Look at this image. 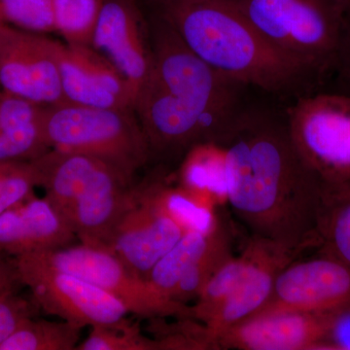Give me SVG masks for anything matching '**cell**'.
I'll list each match as a JSON object with an SVG mask.
<instances>
[{
  "label": "cell",
  "instance_id": "836d02e7",
  "mask_svg": "<svg viewBox=\"0 0 350 350\" xmlns=\"http://www.w3.org/2000/svg\"><path fill=\"white\" fill-rule=\"evenodd\" d=\"M18 284H21V282L13 262L0 271V296L8 292L15 291Z\"/></svg>",
  "mask_w": 350,
  "mask_h": 350
},
{
  "label": "cell",
  "instance_id": "603a6c76",
  "mask_svg": "<svg viewBox=\"0 0 350 350\" xmlns=\"http://www.w3.org/2000/svg\"><path fill=\"white\" fill-rule=\"evenodd\" d=\"M83 328L69 322L25 320L0 350H73L80 344Z\"/></svg>",
  "mask_w": 350,
  "mask_h": 350
},
{
  "label": "cell",
  "instance_id": "7a4b0ae2",
  "mask_svg": "<svg viewBox=\"0 0 350 350\" xmlns=\"http://www.w3.org/2000/svg\"><path fill=\"white\" fill-rule=\"evenodd\" d=\"M153 64L135 111L152 157L183 158L195 145L215 142L241 109L232 81L204 63L153 9L144 5Z\"/></svg>",
  "mask_w": 350,
  "mask_h": 350
},
{
  "label": "cell",
  "instance_id": "d6986e66",
  "mask_svg": "<svg viewBox=\"0 0 350 350\" xmlns=\"http://www.w3.org/2000/svg\"><path fill=\"white\" fill-rule=\"evenodd\" d=\"M178 184L216 207L227 204V169L224 148L216 142L193 146L182 158Z\"/></svg>",
  "mask_w": 350,
  "mask_h": 350
},
{
  "label": "cell",
  "instance_id": "83f0119b",
  "mask_svg": "<svg viewBox=\"0 0 350 350\" xmlns=\"http://www.w3.org/2000/svg\"><path fill=\"white\" fill-rule=\"evenodd\" d=\"M150 333L159 350H214L207 337L206 325L193 319H176L172 324L165 317H154Z\"/></svg>",
  "mask_w": 350,
  "mask_h": 350
},
{
  "label": "cell",
  "instance_id": "52a82bcc",
  "mask_svg": "<svg viewBox=\"0 0 350 350\" xmlns=\"http://www.w3.org/2000/svg\"><path fill=\"white\" fill-rule=\"evenodd\" d=\"M285 119L297 151L322 183L350 182V96L332 91L304 94Z\"/></svg>",
  "mask_w": 350,
  "mask_h": 350
},
{
  "label": "cell",
  "instance_id": "d4e9b609",
  "mask_svg": "<svg viewBox=\"0 0 350 350\" xmlns=\"http://www.w3.org/2000/svg\"><path fill=\"white\" fill-rule=\"evenodd\" d=\"M103 0H54L56 32L66 43L92 46Z\"/></svg>",
  "mask_w": 350,
  "mask_h": 350
},
{
  "label": "cell",
  "instance_id": "f546056e",
  "mask_svg": "<svg viewBox=\"0 0 350 350\" xmlns=\"http://www.w3.org/2000/svg\"><path fill=\"white\" fill-rule=\"evenodd\" d=\"M38 170L31 161H0V214L34 194Z\"/></svg>",
  "mask_w": 350,
  "mask_h": 350
},
{
  "label": "cell",
  "instance_id": "8fae6325",
  "mask_svg": "<svg viewBox=\"0 0 350 350\" xmlns=\"http://www.w3.org/2000/svg\"><path fill=\"white\" fill-rule=\"evenodd\" d=\"M0 89L43 107L66 103L52 38L0 23Z\"/></svg>",
  "mask_w": 350,
  "mask_h": 350
},
{
  "label": "cell",
  "instance_id": "3957f363",
  "mask_svg": "<svg viewBox=\"0 0 350 350\" xmlns=\"http://www.w3.org/2000/svg\"><path fill=\"white\" fill-rule=\"evenodd\" d=\"M165 18L189 49L243 86L282 93L315 86L305 71L273 47L224 0H142Z\"/></svg>",
  "mask_w": 350,
  "mask_h": 350
},
{
  "label": "cell",
  "instance_id": "4fadbf2b",
  "mask_svg": "<svg viewBox=\"0 0 350 350\" xmlns=\"http://www.w3.org/2000/svg\"><path fill=\"white\" fill-rule=\"evenodd\" d=\"M52 51L66 103L135 110V94L126 78L98 51L54 39Z\"/></svg>",
  "mask_w": 350,
  "mask_h": 350
},
{
  "label": "cell",
  "instance_id": "e0dca14e",
  "mask_svg": "<svg viewBox=\"0 0 350 350\" xmlns=\"http://www.w3.org/2000/svg\"><path fill=\"white\" fill-rule=\"evenodd\" d=\"M76 238L49 200L32 195L0 214V252L14 258L70 246Z\"/></svg>",
  "mask_w": 350,
  "mask_h": 350
},
{
  "label": "cell",
  "instance_id": "1f68e13d",
  "mask_svg": "<svg viewBox=\"0 0 350 350\" xmlns=\"http://www.w3.org/2000/svg\"><path fill=\"white\" fill-rule=\"evenodd\" d=\"M334 88L329 91L350 96V5L347 7L332 75Z\"/></svg>",
  "mask_w": 350,
  "mask_h": 350
},
{
  "label": "cell",
  "instance_id": "5b68a950",
  "mask_svg": "<svg viewBox=\"0 0 350 350\" xmlns=\"http://www.w3.org/2000/svg\"><path fill=\"white\" fill-rule=\"evenodd\" d=\"M315 86L332 75L347 0H224Z\"/></svg>",
  "mask_w": 350,
  "mask_h": 350
},
{
  "label": "cell",
  "instance_id": "ffe728a7",
  "mask_svg": "<svg viewBox=\"0 0 350 350\" xmlns=\"http://www.w3.org/2000/svg\"><path fill=\"white\" fill-rule=\"evenodd\" d=\"M137 186L142 194L160 207L184 232L209 234L220 223L216 208L179 184L177 186L170 185L163 175H154Z\"/></svg>",
  "mask_w": 350,
  "mask_h": 350
},
{
  "label": "cell",
  "instance_id": "5bb4252c",
  "mask_svg": "<svg viewBox=\"0 0 350 350\" xmlns=\"http://www.w3.org/2000/svg\"><path fill=\"white\" fill-rule=\"evenodd\" d=\"M135 189L137 199L115 226L105 250L147 280L159 260L185 232L160 207L144 197L137 185Z\"/></svg>",
  "mask_w": 350,
  "mask_h": 350
},
{
  "label": "cell",
  "instance_id": "2e32d148",
  "mask_svg": "<svg viewBox=\"0 0 350 350\" xmlns=\"http://www.w3.org/2000/svg\"><path fill=\"white\" fill-rule=\"evenodd\" d=\"M250 265L247 273L229 299L206 323L207 337L214 350L223 335L258 312L268 301L278 273L300 255L251 236L247 244Z\"/></svg>",
  "mask_w": 350,
  "mask_h": 350
},
{
  "label": "cell",
  "instance_id": "277c9868",
  "mask_svg": "<svg viewBox=\"0 0 350 350\" xmlns=\"http://www.w3.org/2000/svg\"><path fill=\"white\" fill-rule=\"evenodd\" d=\"M39 187L82 244L105 248L137 199L133 179L96 157L50 149L31 161Z\"/></svg>",
  "mask_w": 350,
  "mask_h": 350
},
{
  "label": "cell",
  "instance_id": "4dcf8cb0",
  "mask_svg": "<svg viewBox=\"0 0 350 350\" xmlns=\"http://www.w3.org/2000/svg\"><path fill=\"white\" fill-rule=\"evenodd\" d=\"M39 310L33 299L24 298L11 291L0 296V345L23 323Z\"/></svg>",
  "mask_w": 350,
  "mask_h": 350
},
{
  "label": "cell",
  "instance_id": "d590c367",
  "mask_svg": "<svg viewBox=\"0 0 350 350\" xmlns=\"http://www.w3.org/2000/svg\"><path fill=\"white\" fill-rule=\"evenodd\" d=\"M347 6L350 5V0H347Z\"/></svg>",
  "mask_w": 350,
  "mask_h": 350
},
{
  "label": "cell",
  "instance_id": "e575fe53",
  "mask_svg": "<svg viewBox=\"0 0 350 350\" xmlns=\"http://www.w3.org/2000/svg\"><path fill=\"white\" fill-rule=\"evenodd\" d=\"M9 262H7L5 260L3 259L1 256H0V271L2 269L6 268L7 266H9Z\"/></svg>",
  "mask_w": 350,
  "mask_h": 350
},
{
  "label": "cell",
  "instance_id": "8992f818",
  "mask_svg": "<svg viewBox=\"0 0 350 350\" xmlns=\"http://www.w3.org/2000/svg\"><path fill=\"white\" fill-rule=\"evenodd\" d=\"M41 125L49 149L96 157L131 179L151 159L133 109L49 105L42 107Z\"/></svg>",
  "mask_w": 350,
  "mask_h": 350
},
{
  "label": "cell",
  "instance_id": "30bf717a",
  "mask_svg": "<svg viewBox=\"0 0 350 350\" xmlns=\"http://www.w3.org/2000/svg\"><path fill=\"white\" fill-rule=\"evenodd\" d=\"M349 312V267L319 252V256L296 259L282 269L268 301L247 319L288 312L338 315Z\"/></svg>",
  "mask_w": 350,
  "mask_h": 350
},
{
  "label": "cell",
  "instance_id": "4316f807",
  "mask_svg": "<svg viewBox=\"0 0 350 350\" xmlns=\"http://www.w3.org/2000/svg\"><path fill=\"white\" fill-rule=\"evenodd\" d=\"M77 350H159V347L156 340L142 333L137 322L126 317L117 323L91 327Z\"/></svg>",
  "mask_w": 350,
  "mask_h": 350
},
{
  "label": "cell",
  "instance_id": "f1b7e54d",
  "mask_svg": "<svg viewBox=\"0 0 350 350\" xmlns=\"http://www.w3.org/2000/svg\"><path fill=\"white\" fill-rule=\"evenodd\" d=\"M0 23L43 36L56 32L54 0H0Z\"/></svg>",
  "mask_w": 350,
  "mask_h": 350
},
{
  "label": "cell",
  "instance_id": "9a60e30c",
  "mask_svg": "<svg viewBox=\"0 0 350 350\" xmlns=\"http://www.w3.org/2000/svg\"><path fill=\"white\" fill-rule=\"evenodd\" d=\"M338 315L288 312L246 319L219 338V349H327Z\"/></svg>",
  "mask_w": 350,
  "mask_h": 350
},
{
  "label": "cell",
  "instance_id": "7402d4cb",
  "mask_svg": "<svg viewBox=\"0 0 350 350\" xmlns=\"http://www.w3.org/2000/svg\"><path fill=\"white\" fill-rule=\"evenodd\" d=\"M221 225L220 221L215 230L209 234L185 232L178 243L159 260L147 276V280L161 296L172 301L175 288L188 269L213 246Z\"/></svg>",
  "mask_w": 350,
  "mask_h": 350
},
{
  "label": "cell",
  "instance_id": "ba28073f",
  "mask_svg": "<svg viewBox=\"0 0 350 350\" xmlns=\"http://www.w3.org/2000/svg\"><path fill=\"white\" fill-rule=\"evenodd\" d=\"M32 254L53 268L79 276L105 290L121 301L129 313L138 317L192 319V306L163 298L148 280L105 248L81 243Z\"/></svg>",
  "mask_w": 350,
  "mask_h": 350
},
{
  "label": "cell",
  "instance_id": "d6a6232c",
  "mask_svg": "<svg viewBox=\"0 0 350 350\" xmlns=\"http://www.w3.org/2000/svg\"><path fill=\"white\" fill-rule=\"evenodd\" d=\"M327 349H350V312L338 315L331 331Z\"/></svg>",
  "mask_w": 350,
  "mask_h": 350
},
{
  "label": "cell",
  "instance_id": "7c38bea8",
  "mask_svg": "<svg viewBox=\"0 0 350 350\" xmlns=\"http://www.w3.org/2000/svg\"><path fill=\"white\" fill-rule=\"evenodd\" d=\"M92 47L116 66L137 100L153 64L148 22L142 1L103 0Z\"/></svg>",
  "mask_w": 350,
  "mask_h": 350
},
{
  "label": "cell",
  "instance_id": "cb8c5ba5",
  "mask_svg": "<svg viewBox=\"0 0 350 350\" xmlns=\"http://www.w3.org/2000/svg\"><path fill=\"white\" fill-rule=\"evenodd\" d=\"M250 252L247 246L232 256L207 282L192 306V319L206 323L238 288L247 273Z\"/></svg>",
  "mask_w": 350,
  "mask_h": 350
},
{
  "label": "cell",
  "instance_id": "484cf974",
  "mask_svg": "<svg viewBox=\"0 0 350 350\" xmlns=\"http://www.w3.org/2000/svg\"><path fill=\"white\" fill-rule=\"evenodd\" d=\"M232 256L229 232L221 225L213 246L188 269L175 288L172 300L187 305L189 301H196L211 276Z\"/></svg>",
  "mask_w": 350,
  "mask_h": 350
},
{
  "label": "cell",
  "instance_id": "9c48e42d",
  "mask_svg": "<svg viewBox=\"0 0 350 350\" xmlns=\"http://www.w3.org/2000/svg\"><path fill=\"white\" fill-rule=\"evenodd\" d=\"M14 264L21 284L29 288L39 310L47 314L84 329L117 323L129 313L105 290L53 268L32 253L14 258Z\"/></svg>",
  "mask_w": 350,
  "mask_h": 350
},
{
  "label": "cell",
  "instance_id": "6da1fadb",
  "mask_svg": "<svg viewBox=\"0 0 350 350\" xmlns=\"http://www.w3.org/2000/svg\"><path fill=\"white\" fill-rule=\"evenodd\" d=\"M215 142L225 151L227 204L251 236L299 255L319 247L323 183L297 151L286 119L241 108Z\"/></svg>",
  "mask_w": 350,
  "mask_h": 350
},
{
  "label": "cell",
  "instance_id": "ac0fdd59",
  "mask_svg": "<svg viewBox=\"0 0 350 350\" xmlns=\"http://www.w3.org/2000/svg\"><path fill=\"white\" fill-rule=\"evenodd\" d=\"M42 107L0 89V161H32L50 150L41 125Z\"/></svg>",
  "mask_w": 350,
  "mask_h": 350
},
{
  "label": "cell",
  "instance_id": "44dd1931",
  "mask_svg": "<svg viewBox=\"0 0 350 350\" xmlns=\"http://www.w3.org/2000/svg\"><path fill=\"white\" fill-rule=\"evenodd\" d=\"M317 238L319 252L350 268V182L323 183Z\"/></svg>",
  "mask_w": 350,
  "mask_h": 350
}]
</instances>
